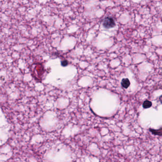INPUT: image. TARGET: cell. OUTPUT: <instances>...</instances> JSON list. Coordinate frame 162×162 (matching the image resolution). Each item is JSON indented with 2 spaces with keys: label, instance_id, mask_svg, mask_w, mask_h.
Instances as JSON below:
<instances>
[{
  "label": "cell",
  "instance_id": "2",
  "mask_svg": "<svg viewBox=\"0 0 162 162\" xmlns=\"http://www.w3.org/2000/svg\"><path fill=\"white\" fill-rule=\"evenodd\" d=\"M130 85V82L129 79L127 78H125L122 80L121 81V85L123 87L125 88H127L129 87Z\"/></svg>",
  "mask_w": 162,
  "mask_h": 162
},
{
  "label": "cell",
  "instance_id": "4",
  "mask_svg": "<svg viewBox=\"0 0 162 162\" xmlns=\"http://www.w3.org/2000/svg\"><path fill=\"white\" fill-rule=\"evenodd\" d=\"M152 105V103L151 101H150L148 100H146L143 103V107L144 108H148L151 107Z\"/></svg>",
  "mask_w": 162,
  "mask_h": 162
},
{
  "label": "cell",
  "instance_id": "3",
  "mask_svg": "<svg viewBox=\"0 0 162 162\" xmlns=\"http://www.w3.org/2000/svg\"><path fill=\"white\" fill-rule=\"evenodd\" d=\"M149 131L154 135H157L159 136H162V127L160 129H154L150 128Z\"/></svg>",
  "mask_w": 162,
  "mask_h": 162
},
{
  "label": "cell",
  "instance_id": "5",
  "mask_svg": "<svg viewBox=\"0 0 162 162\" xmlns=\"http://www.w3.org/2000/svg\"><path fill=\"white\" fill-rule=\"evenodd\" d=\"M68 64V62L67 60H63L61 62V65L63 66H66Z\"/></svg>",
  "mask_w": 162,
  "mask_h": 162
},
{
  "label": "cell",
  "instance_id": "1",
  "mask_svg": "<svg viewBox=\"0 0 162 162\" xmlns=\"http://www.w3.org/2000/svg\"><path fill=\"white\" fill-rule=\"evenodd\" d=\"M103 25L106 29H110L116 26V23L112 17H107L104 19L103 22Z\"/></svg>",
  "mask_w": 162,
  "mask_h": 162
},
{
  "label": "cell",
  "instance_id": "6",
  "mask_svg": "<svg viewBox=\"0 0 162 162\" xmlns=\"http://www.w3.org/2000/svg\"><path fill=\"white\" fill-rule=\"evenodd\" d=\"M159 100H160V102L162 104V95H161V96H160V98H159Z\"/></svg>",
  "mask_w": 162,
  "mask_h": 162
}]
</instances>
